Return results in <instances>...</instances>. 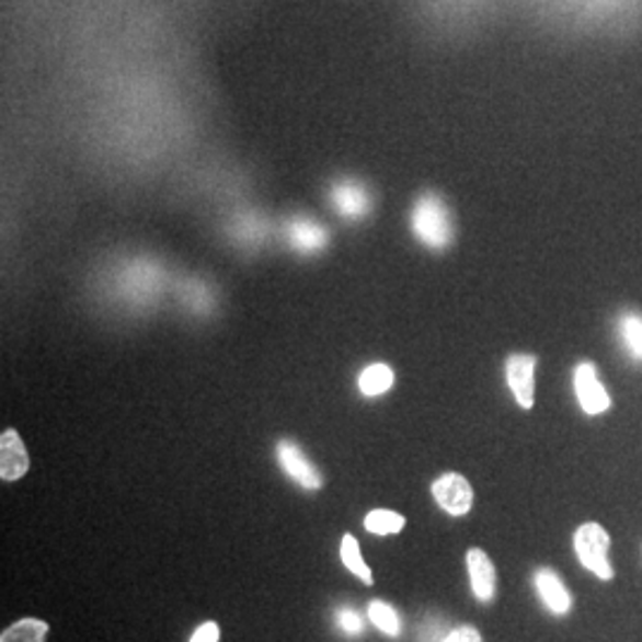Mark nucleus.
Masks as SVG:
<instances>
[{
  "mask_svg": "<svg viewBox=\"0 0 642 642\" xmlns=\"http://www.w3.org/2000/svg\"><path fill=\"white\" fill-rule=\"evenodd\" d=\"M617 336L623 353L633 362H638V365H642V314L623 312L617 319Z\"/></svg>",
  "mask_w": 642,
  "mask_h": 642,
  "instance_id": "12",
  "label": "nucleus"
},
{
  "mask_svg": "<svg viewBox=\"0 0 642 642\" xmlns=\"http://www.w3.org/2000/svg\"><path fill=\"white\" fill-rule=\"evenodd\" d=\"M393 383H395V371L388 365H383V362H376V365L365 367L357 379L359 393L365 398H379L388 393V390L393 388Z\"/></svg>",
  "mask_w": 642,
  "mask_h": 642,
  "instance_id": "13",
  "label": "nucleus"
},
{
  "mask_svg": "<svg viewBox=\"0 0 642 642\" xmlns=\"http://www.w3.org/2000/svg\"><path fill=\"white\" fill-rule=\"evenodd\" d=\"M536 355L514 353L505 362V379L512 395L521 410H530L536 402Z\"/></svg>",
  "mask_w": 642,
  "mask_h": 642,
  "instance_id": "5",
  "label": "nucleus"
},
{
  "mask_svg": "<svg viewBox=\"0 0 642 642\" xmlns=\"http://www.w3.org/2000/svg\"><path fill=\"white\" fill-rule=\"evenodd\" d=\"M408 526V519L393 509H371L365 516V528L374 536H398Z\"/></svg>",
  "mask_w": 642,
  "mask_h": 642,
  "instance_id": "16",
  "label": "nucleus"
},
{
  "mask_svg": "<svg viewBox=\"0 0 642 642\" xmlns=\"http://www.w3.org/2000/svg\"><path fill=\"white\" fill-rule=\"evenodd\" d=\"M336 623H339L341 631L347 635H357V633H362V628H365L359 614L351 607H343L336 611Z\"/></svg>",
  "mask_w": 642,
  "mask_h": 642,
  "instance_id": "18",
  "label": "nucleus"
},
{
  "mask_svg": "<svg viewBox=\"0 0 642 642\" xmlns=\"http://www.w3.org/2000/svg\"><path fill=\"white\" fill-rule=\"evenodd\" d=\"M369 619L388 638H398L400 631H402L398 611L390 607L388 603H383V599H371V603H369Z\"/></svg>",
  "mask_w": 642,
  "mask_h": 642,
  "instance_id": "17",
  "label": "nucleus"
},
{
  "mask_svg": "<svg viewBox=\"0 0 642 642\" xmlns=\"http://www.w3.org/2000/svg\"><path fill=\"white\" fill-rule=\"evenodd\" d=\"M443 642H483L479 628L473 626H457L452 631L443 638Z\"/></svg>",
  "mask_w": 642,
  "mask_h": 642,
  "instance_id": "19",
  "label": "nucleus"
},
{
  "mask_svg": "<svg viewBox=\"0 0 642 642\" xmlns=\"http://www.w3.org/2000/svg\"><path fill=\"white\" fill-rule=\"evenodd\" d=\"M412 233L431 250H445L455 239L452 215L436 193H424L412 207Z\"/></svg>",
  "mask_w": 642,
  "mask_h": 642,
  "instance_id": "1",
  "label": "nucleus"
},
{
  "mask_svg": "<svg viewBox=\"0 0 642 642\" xmlns=\"http://www.w3.org/2000/svg\"><path fill=\"white\" fill-rule=\"evenodd\" d=\"M465 564H467V574H469V585L473 597L479 603L488 605L493 603L495 591H497V571L491 560V554L481 548H469L465 554Z\"/></svg>",
  "mask_w": 642,
  "mask_h": 642,
  "instance_id": "7",
  "label": "nucleus"
},
{
  "mask_svg": "<svg viewBox=\"0 0 642 642\" xmlns=\"http://www.w3.org/2000/svg\"><path fill=\"white\" fill-rule=\"evenodd\" d=\"M331 203L345 219H365L371 213V195L365 184L355 179H343L331 188Z\"/></svg>",
  "mask_w": 642,
  "mask_h": 642,
  "instance_id": "8",
  "label": "nucleus"
},
{
  "mask_svg": "<svg viewBox=\"0 0 642 642\" xmlns=\"http://www.w3.org/2000/svg\"><path fill=\"white\" fill-rule=\"evenodd\" d=\"M276 462H278V467H282L286 477L293 483L305 488V491H319V488L324 485V479H321L319 469L305 457L298 443L278 440L276 443Z\"/></svg>",
  "mask_w": 642,
  "mask_h": 642,
  "instance_id": "4",
  "label": "nucleus"
},
{
  "mask_svg": "<svg viewBox=\"0 0 642 642\" xmlns=\"http://www.w3.org/2000/svg\"><path fill=\"white\" fill-rule=\"evenodd\" d=\"M431 495L438 502V507L450 516H467L473 507V488L469 479L457 471H445L431 483Z\"/></svg>",
  "mask_w": 642,
  "mask_h": 642,
  "instance_id": "3",
  "label": "nucleus"
},
{
  "mask_svg": "<svg viewBox=\"0 0 642 642\" xmlns=\"http://www.w3.org/2000/svg\"><path fill=\"white\" fill-rule=\"evenodd\" d=\"M286 236L290 248L298 250L302 255L319 253V250H324L329 243L326 229L310 217H293L286 227Z\"/></svg>",
  "mask_w": 642,
  "mask_h": 642,
  "instance_id": "11",
  "label": "nucleus"
},
{
  "mask_svg": "<svg viewBox=\"0 0 642 642\" xmlns=\"http://www.w3.org/2000/svg\"><path fill=\"white\" fill-rule=\"evenodd\" d=\"M341 562L343 566L351 571L353 576H357L365 585H374V574L371 566L365 562L359 550V540L353 534H345L341 540Z\"/></svg>",
  "mask_w": 642,
  "mask_h": 642,
  "instance_id": "14",
  "label": "nucleus"
},
{
  "mask_svg": "<svg viewBox=\"0 0 642 642\" xmlns=\"http://www.w3.org/2000/svg\"><path fill=\"white\" fill-rule=\"evenodd\" d=\"M26 471H30V452H26L18 431L8 428L0 436V479L18 481Z\"/></svg>",
  "mask_w": 642,
  "mask_h": 642,
  "instance_id": "10",
  "label": "nucleus"
},
{
  "mask_svg": "<svg viewBox=\"0 0 642 642\" xmlns=\"http://www.w3.org/2000/svg\"><path fill=\"white\" fill-rule=\"evenodd\" d=\"M611 538L607 528L597 521H585L574 530V552L578 564L591 571L599 581L614 578V566L609 562Z\"/></svg>",
  "mask_w": 642,
  "mask_h": 642,
  "instance_id": "2",
  "label": "nucleus"
},
{
  "mask_svg": "<svg viewBox=\"0 0 642 642\" xmlns=\"http://www.w3.org/2000/svg\"><path fill=\"white\" fill-rule=\"evenodd\" d=\"M574 393L581 410L588 416H599L611 408V395L607 393L605 383L599 381L597 367L593 362H581L574 369Z\"/></svg>",
  "mask_w": 642,
  "mask_h": 642,
  "instance_id": "6",
  "label": "nucleus"
},
{
  "mask_svg": "<svg viewBox=\"0 0 642 642\" xmlns=\"http://www.w3.org/2000/svg\"><path fill=\"white\" fill-rule=\"evenodd\" d=\"M219 638H221L219 626L215 621H205L195 628L188 642H219Z\"/></svg>",
  "mask_w": 642,
  "mask_h": 642,
  "instance_id": "20",
  "label": "nucleus"
},
{
  "mask_svg": "<svg viewBox=\"0 0 642 642\" xmlns=\"http://www.w3.org/2000/svg\"><path fill=\"white\" fill-rule=\"evenodd\" d=\"M534 585H536V593L540 597V603L548 607L550 614L554 617H566L574 607V599H571V593L566 591L564 581L560 578L554 569L550 566H540L536 574H534Z\"/></svg>",
  "mask_w": 642,
  "mask_h": 642,
  "instance_id": "9",
  "label": "nucleus"
},
{
  "mask_svg": "<svg viewBox=\"0 0 642 642\" xmlns=\"http://www.w3.org/2000/svg\"><path fill=\"white\" fill-rule=\"evenodd\" d=\"M50 633V626L44 619H20L10 623L3 633H0V642H46Z\"/></svg>",
  "mask_w": 642,
  "mask_h": 642,
  "instance_id": "15",
  "label": "nucleus"
}]
</instances>
